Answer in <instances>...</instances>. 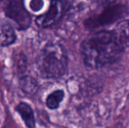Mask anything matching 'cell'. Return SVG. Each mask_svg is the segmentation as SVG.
Here are the masks:
<instances>
[{
    "mask_svg": "<svg viewBox=\"0 0 129 128\" xmlns=\"http://www.w3.org/2000/svg\"><path fill=\"white\" fill-rule=\"evenodd\" d=\"M128 44V24L122 22L114 30H101L88 35L80 51L85 65L99 69L117 60Z\"/></svg>",
    "mask_w": 129,
    "mask_h": 128,
    "instance_id": "cell-1",
    "label": "cell"
},
{
    "mask_svg": "<svg viewBox=\"0 0 129 128\" xmlns=\"http://www.w3.org/2000/svg\"><path fill=\"white\" fill-rule=\"evenodd\" d=\"M36 66L39 75L44 78L56 79L63 76L68 66L64 47L58 43L46 45L38 56Z\"/></svg>",
    "mask_w": 129,
    "mask_h": 128,
    "instance_id": "cell-2",
    "label": "cell"
},
{
    "mask_svg": "<svg viewBox=\"0 0 129 128\" xmlns=\"http://www.w3.org/2000/svg\"><path fill=\"white\" fill-rule=\"evenodd\" d=\"M4 11L6 16L15 23L21 30L26 29L31 24V16L24 7L23 0H5Z\"/></svg>",
    "mask_w": 129,
    "mask_h": 128,
    "instance_id": "cell-3",
    "label": "cell"
},
{
    "mask_svg": "<svg viewBox=\"0 0 129 128\" xmlns=\"http://www.w3.org/2000/svg\"><path fill=\"white\" fill-rule=\"evenodd\" d=\"M65 4L63 0H52L48 10L36 17L35 22L41 28H48L57 23L63 17Z\"/></svg>",
    "mask_w": 129,
    "mask_h": 128,
    "instance_id": "cell-4",
    "label": "cell"
},
{
    "mask_svg": "<svg viewBox=\"0 0 129 128\" xmlns=\"http://www.w3.org/2000/svg\"><path fill=\"white\" fill-rule=\"evenodd\" d=\"M16 40V34L13 27L4 20H0V45L6 47L12 45Z\"/></svg>",
    "mask_w": 129,
    "mask_h": 128,
    "instance_id": "cell-5",
    "label": "cell"
},
{
    "mask_svg": "<svg viewBox=\"0 0 129 128\" xmlns=\"http://www.w3.org/2000/svg\"><path fill=\"white\" fill-rule=\"evenodd\" d=\"M15 110L21 117V118L23 121L26 127H35L36 121H35V118H34L33 111L29 104H27L24 102H20L16 106Z\"/></svg>",
    "mask_w": 129,
    "mask_h": 128,
    "instance_id": "cell-6",
    "label": "cell"
},
{
    "mask_svg": "<svg viewBox=\"0 0 129 128\" xmlns=\"http://www.w3.org/2000/svg\"><path fill=\"white\" fill-rule=\"evenodd\" d=\"M20 87L24 94L33 95L38 91L39 84L33 77L29 75H23L20 78Z\"/></svg>",
    "mask_w": 129,
    "mask_h": 128,
    "instance_id": "cell-7",
    "label": "cell"
},
{
    "mask_svg": "<svg viewBox=\"0 0 129 128\" xmlns=\"http://www.w3.org/2000/svg\"><path fill=\"white\" fill-rule=\"evenodd\" d=\"M64 91L63 90L54 91L51 94H50L46 98V106L48 109L54 110L57 109L62 100L64 98Z\"/></svg>",
    "mask_w": 129,
    "mask_h": 128,
    "instance_id": "cell-8",
    "label": "cell"
},
{
    "mask_svg": "<svg viewBox=\"0 0 129 128\" xmlns=\"http://www.w3.org/2000/svg\"><path fill=\"white\" fill-rule=\"evenodd\" d=\"M26 58L23 54H20L16 59V69L19 73H23L26 69Z\"/></svg>",
    "mask_w": 129,
    "mask_h": 128,
    "instance_id": "cell-9",
    "label": "cell"
},
{
    "mask_svg": "<svg viewBox=\"0 0 129 128\" xmlns=\"http://www.w3.org/2000/svg\"><path fill=\"white\" fill-rule=\"evenodd\" d=\"M43 6H44L43 0H30L29 2V8L34 12L39 11L40 10L42 9Z\"/></svg>",
    "mask_w": 129,
    "mask_h": 128,
    "instance_id": "cell-10",
    "label": "cell"
},
{
    "mask_svg": "<svg viewBox=\"0 0 129 128\" xmlns=\"http://www.w3.org/2000/svg\"><path fill=\"white\" fill-rule=\"evenodd\" d=\"M2 0H0V2H2Z\"/></svg>",
    "mask_w": 129,
    "mask_h": 128,
    "instance_id": "cell-11",
    "label": "cell"
}]
</instances>
